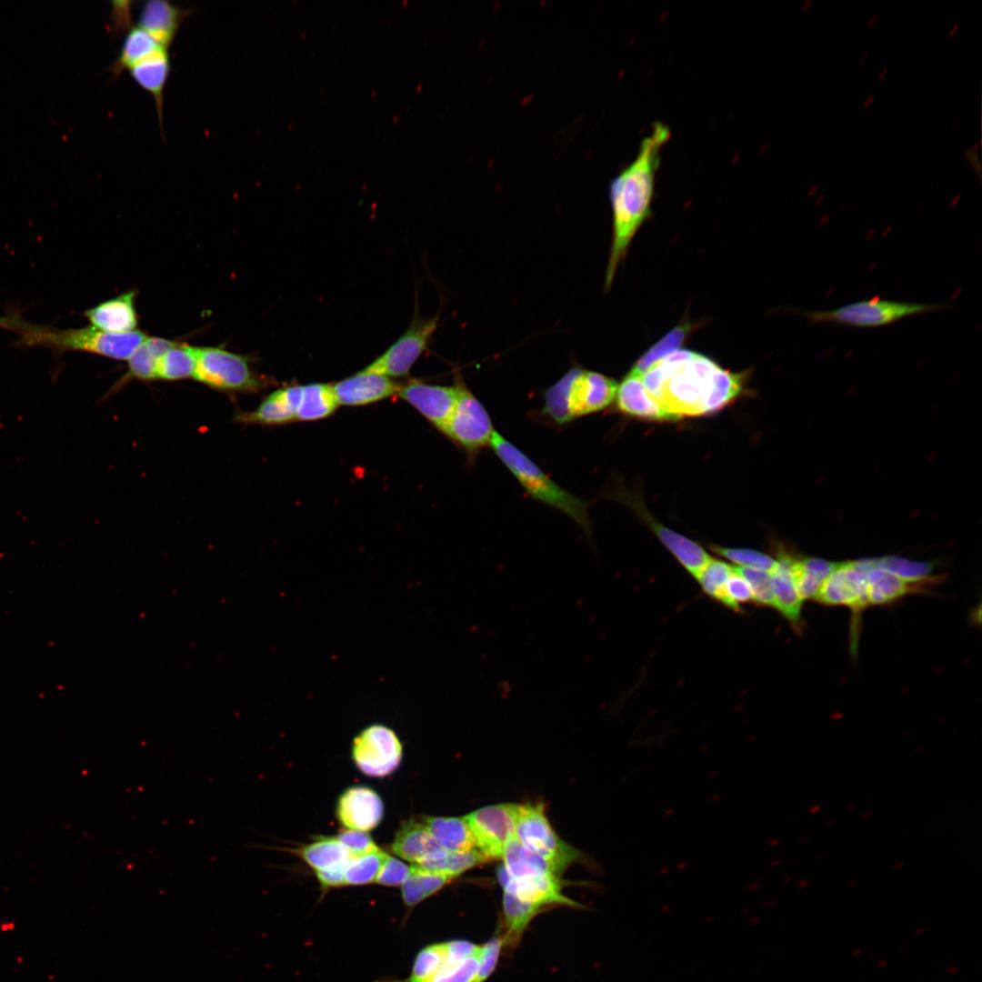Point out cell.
Instances as JSON below:
<instances>
[{
	"instance_id": "cell-16",
	"label": "cell",
	"mask_w": 982,
	"mask_h": 982,
	"mask_svg": "<svg viewBox=\"0 0 982 982\" xmlns=\"http://www.w3.org/2000/svg\"><path fill=\"white\" fill-rule=\"evenodd\" d=\"M384 805L373 789L356 786L347 788L340 796L336 805V816L348 829L369 831L381 822Z\"/></svg>"
},
{
	"instance_id": "cell-30",
	"label": "cell",
	"mask_w": 982,
	"mask_h": 982,
	"mask_svg": "<svg viewBox=\"0 0 982 982\" xmlns=\"http://www.w3.org/2000/svg\"><path fill=\"white\" fill-rule=\"evenodd\" d=\"M300 857L316 872L345 865L352 857L336 837H320L297 850Z\"/></svg>"
},
{
	"instance_id": "cell-39",
	"label": "cell",
	"mask_w": 982,
	"mask_h": 982,
	"mask_svg": "<svg viewBox=\"0 0 982 982\" xmlns=\"http://www.w3.org/2000/svg\"><path fill=\"white\" fill-rule=\"evenodd\" d=\"M387 854L382 850L351 857L345 867L346 886L365 885L376 880Z\"/></svg>"
},
{
	"instance_id": "cell-48",
	"label": "cell",
	"mask_w": 982,
	"mask_h": 982,
	"mask_svg": "<svg viewBox=\"0 0 982 982\" xmlns=\"http://www.w3.org/2000/svg\"><path fill=\"white\" fill-rule=\"evenodd\" d=\"M336 838L346 847L352 857L379 850L372 837L364 831L345 829Z\"/></svg>"
},
{
	"instance_id": "cell-24",
	"label": "cell",
	"mask_w": 982,
	"mask_h": 982,
	"mask_svg": "<svg viewBox=\"0 0 982 982\" xmlns=\"http://www.w3.org/2000/svg\"><path fill=\"white\" fill-rule=\"evenodd\" d=\"M937 581L938 577L920 582L907 581L879 566L876 558H871L867 572V603L868 606L891 604L907 594L923 591Z\"/></svg>"
},
{
	"instance_id": "cell-3",
	"label": "cell",
	"mask_w": 982,
	"mask_h": 982,
	"mask_svg": "<svg viewBox=\"0 0 982 982\" xmlns=\"http://www.w3.org/2000/svg\"><path fill=\"white\" fill-rule=\"evenodd\" d=\"M489 446L531 497L562 512L588 537L591 536L586 501L556 484L530 457L497 431H495Z\"/></svg>"
},
{
	"instance_id": "cell-22",
	"label": "cell",
	"mask_w": 982,
	"mask_h": 982,
	"mask_svg": "<svg viewBox=\"0 0 982 982\" xmlns=\"http://www.w3.org/2000/svg\"><path fill=\"white\" fill-rule=\"evenodd\" d=\"M302 386H287L268 395L253 411L236 416L243 423L267 426L284 425L296 420L300 404Z\"/></svg>"
},
{
	"instance_id": "cell-20",
	"label": "cell",
	"mask_w": 982,
	"mask_h": 982,
	"mask_svg": "<svg viewBox=\"0 0 982 982\" xmlns=\"http://www.w3.org/2000/svg\"><path fill=\"white\" fill-rule=\"evenodd\" d=\"M189 14V9H184L168 1L150 0L141 8L137 26L161 46L168 49L182 22Z\"/></svg>"
},
{
	"instance_id": "cell-18",
	"label": "cell",
	"mask_w": 982,
	"mask_h": 982,
	"mask_svg": "<svg viewBox=\"0 0 982 982\" xmlns=\"http://www.w3.org/2000/svg\"><path fill=\"white\" fill-rule=\"evenodd\" d=\"M392 851L414 865L437 859L447 852L437 843L422 820L416 819H409L401 825L396 833Z\"/></svg>"
},
{
	"instance_id": "cell-57",
	"label": "cell",
	"mask_w": 982,
	"mask_h": 982,
	"mask_svg": "<svg viewBox=\"0 0 982 982\" xmlns=\"http://www.w3.org/2000/svg\"><path fill=\"white\" fill-rule=\"evenodd\" d=\"M868 56H869V53H868V52H866V53H864V55H862V57H861V58H860V60H859V64H860L861 65H864V64H865V63L867 62V60Z\"/></svg>"
},
{
	"instance_id": "cell-36",
	"label": "cell",
	"mask_w": 982,
	"mask_h": 982,
	"mask_svg": "<svg viewBox=\"0 0 982 982\" xmlns=\"http://www.w3.org/2000/svg\"><path fill=\"white\" fill-rule=\"evenodd\" d=\"M542 907L519 900L514 896L504 892L503 895V916L506 935L504 942L516 943L520 938L532 918L536 916Z\"/></svg>"
},
{
	"instance_id": "cell-41",
	"label": "cell",
	"mask_w": 982,
	"mask_h": 982,
	"mask_svg": "<svg viewBox=\"0 0 982 982\" xmlns=\"http://www.w3.org/2000/svg\"><path fill=\"white\" fill-rule=\"evenodd\" d=\"M877 564L886 570L909 582H920L933 578L931 563L915 561L899 556L876 558Z\"/></svg>"
},
{
	"instance_id": "cell-4",
	"label": "cell",
	"mask_w": 982,
	"mask_h": 982,
	"mask_svg": "<svg viewBox=\"0 0 982 982\" xmlns=\"http://www.w3.org/2000/svg\"><path fill=\"white\" fill-rule=\"evenodd\" d=\"M18 335L21 346H44L57 352H87L115 360H127L147 336L140 330L112 334L91 326L60 329L28 322Z\"/></svg>"
},
{
	"instance_id": "cell-34",
	"label": "cell",
	"mask_w": 982,
	"mask_h": 982,
	"mask_svg": "<svg viewBox=\"0 0 982 982\" xmlns=\"http://www.w3.org/2000/svg\"><path fill=\"white\" fill-rule=\"evenodd\" d=\"M452 879L451 877L426 871L413 865L408 878L402 885L403 900L406 906L414 907L438 892Z\"/></svg>"
},
{
	"instance_id": "cell-46",
	"label": "cell",
	"mask_w": 982,
	"mask_h": 982,
	"mask_svg": "<svg viewBox=\"0 0 982 982\" xmlns=\"http://www.w3.org/2000/svg\"><path fill=\"white\" fill-rule=\"evenodd\" d=\"M749 602H752L749 586L733 566V571L725 586L723 605L734 611H738L742 604Z\"/></svg>"
},
{
	"instance_id": "cell-23",
	"label": "cell",
	"mask_w": 982,
	"mask_h": 982,
	"mask_svg": "<svg viewBox=\"0 0 982 982\" xmlns=\"http://www.w3.org/2000/svg\"><path fill=\"white\" fill-rule=\"evenodd\" d=\"M622 500L632 504L662 544L694 577L709 562L711 556L697 543L656 522L643 510L639 504L636 505L631 500Z\"/></svg>"
},
{
	"instance_id": "cell-12",
	"label": "cell",
	"mask_w": 982,
	"mask_h": 982,
	"mask_svg": "<svg viewBox=\"0 0 982 982\" xmlns=\"http://www.w3.org/2000/svg\"><path fill=\"white\" fill-rule=\"evenodd\" d=\"M352 756L357 768L366 776L384 777L393 773L402 759V744L388 726L375 724L354 739Z\"/></svg>"
},
{
	"instance_id": "cell-44",
	"label": "cell",
	"mask_w": 982,
	"mask_h": 982,
	"mask_svg": "<svg viewBox=\"0 0 982 982\" xmlns=\"http://www.w3.org/2000/svg\"><path fill=\"white\" fill-rule=\"evenodd\" d=\"M145 339L135 348L127 359V378L140 380L156 379V364L159 356L147 345Z\"/></svg>"
},
{
	"instance_id": "cell-9",
	"label": "cell",
	"mask_w": 982,
	"mask_h": 982,
	"mask_svg": "<svg viewBox=\"0 0 982 982\" xmlns=\"http://www.w3.org/2000/svg\"><path fill=\"white\" fill-rule=\"evenodd\" d=\"M558 382L573 421L608 406L616 397L618 386L611 377L576 366Z\"/></svg>"
},
{
	"instance_id": "cell-38",
	"label": "cell",
	"mask_w": 982,
	"mask_h": 982,
	"mask_svg": "<svg viewBox=\"0 0 982 982\" xmlns=\"http://www.w3.org/2000/svg\"><path fill=\"white\" fill-rule=\"evenodd\" d=\"M485 861H486V859L477 849H472L465 852L447 851L444 856L437 859L414 866L426 871L438 873L455 878L465 871L482 864Z\"/></svg>"
},
{
	"instance_id": "cell-1",
	"label": "cell",
	"mask_w": 982,
	"mask_h": 982,
	"mask_svg": "<svg viewBox=\"0 0 982 982\" xmlns=\"http://www.w3.org/2000/svg\"><path fill=\"white\" fill-rule=\"evenodd\" d=\"M640 379L652 398L676 420L726 406L740 393L744 374L725 370L707 356L679 349L650 366Z\"/></svg>"
},
{
	"instance_id": "cell-37",
	"label": "cell",
	"mask_w": 982,
	"mask_h": 982,
	"mask_svg": "<svg viewBox=\"0 0 982 982\" xmlns=\"http://www.w3.org/2000/svg\"><path fill=\"white\" fill-rule=\"evenodd\" d=\"M444 949L443 962L428 982H476L481 946L476 953L464 959H458L450 955L446 949L445 943Z\"/></svg>"
},
{
	"instance_id": "cell-6",
	"label": "cell",
	"mask_w": 982,
	"mask_h": 982,
	"mask_svg": "<svg viewBox=\"0 0 982 982\" xmlns=\"http://www.w3.org/2000/svg\"><path fill=\"white\" fill-rule=\"evenodd\" d=\"M542 802L516 804V837L560 875L581 857L551 826Z\"/></svg>"
},
{
	"instance_id": "cell-13",
	"label": "cell",
	"mask_w": 982,
	"mask_h": 982,
	"mask_svg": "<svg viewBox=\"0 0 982 982\" xmlns=\"http://www.w3.org/2000/svg\"><path fill=\"white\" fill-rule=\"evenodd\" d=\"M477 849L486 860L502 858L507 843L516 837V804H496L464 816Z\"/></svg>"
},
{
	"instance_id": "cell-25",
	"label": "cell",
	"mask_w": 982,
	"mask_h": 982,
	"mask_svg": "<svg viewBox=\"0 0 982 982\" xmlns=\"http://www.w3.org/2000/svg\"><path fill=\"white\" fill-rule=\"evenodd\" d=\"M168 51L161 47L128 69L133 80L149 93L155 101L161 127L163 125L164 91L170 74Z\"/></svg>"
},
{
	"instance_id": "cell-2",
	"label": "cell",
	"mask_w": 982,
	"mask_h": 982,
	"mask_svg": "<svg viewBox=\"0 0 982 982\" xmlns=\"http://www.w3.org/2000/svg\"><path fill=\"white\" fill-rule=\"evenodd\" d=\"M670 135L668 125L662 122L654 123L650 133L641 140L635 159L610 184L613 235L606 271V290L613 283L632 238L651 214L660 153Z\"/></svg>"
},
{
	"instance_id": "cell-43",
	"label": "cell",
	"mask_w": 982,
	"mask_h": 982,
	"mask_svg": "<svg viewBox=\"0 0 982 982\" xmlns=\"http://www.w3.org/2000/svg\"><path fill=\"white\" fill-rule=\"evenodd\" d=\"M444 943L424 947L416 956L411 976L406 982H428L444 959Z\"/></svg>"
},
{
	"instance_id": "cell-27",
	"label": "cell",
	"mask_w": 982,
	"mask_h": 982,
	"mask_svg": "<svg viewBox=\"0 0 982 982\" xmlns=\"http://www.w3.org/2000/svg\"><path fill=\"white\" fill-rule=\"evenodd\" d=\"M422 822L446 851L465 852L476 849L473 835L464 817L426 816Z\"/></svg>"
},
{
	"instance_id": "cell-28",
	"label": "cell",
	"mask_w": 982,
	"mask_h": 982,
	"mask_svg": "<svg viewBox=\"0 0 982 982\" xmlns=\"http://www.w3.org/2000/svg\"><path fill=\"white\" fill-rule=\"evenodd\" d=\"M503 867L512 877L557 876L542 857L523 846L513 837L502 855Z\"/></svg>"
},
{
	"instance_id": "cell-33",
	"label": "cell",
	"mask_w": 982,
	"mask_h": 982,
	"mask_svg": "<svg viewBox=\"0 0 982 982\" xmlns=\"http://www.w3.org/2000/svg\"><path fill=\"white\" fill-rule=\"evenodd\" d=\"M195 364V346L175 343L158 358L156 378L177 381L193 377Z\"/></svg>"
},
{
	"instance_id": "cell-42",
	"label": "cell",
	"mask_w": 982,
	"mask_h": 982,
	"mask_svg": "<svg viewBox=\"0 0 982 982\" xmlns=\"http://www.w3.org/2000/svg\"><path fill=\"white\" fill-rule=\"evenodd\" d=\"M749 586L752 602L763 606H774L770 571L753 567H735Z\"/></svg>"
},
{
	"instance_id": "cell-26",
	"label": "cell",
	"mask_w": 982,
	"mask_h": 982,
	"mask_svg": "<svg viewBox=\"0 0 982 982\" xmlns=\"http://www.w3.org/2000/svg\"><path fill=\"white\" fill-rule=\"evenodd\" d=\"M615 398L618 410L624 414L653 420H672L646 392L638 376L628 373L618 384Z\"/></svg>"
},
{
	"instance_id": "cell-54",
	"label": "cell",
	"mask_w": 982,
	"mask_h": 982,
	"mask_svg": "<svg viewBox=\"0 0 982 982\" xmlns=\"http://www.w3.org/2000/svg\"><path fill=\"white\" fill-rule=\"evenodd\" d=\"M874 100H875V95L871 94L870 95L867 96V98L864 102L863 107L865 109L868 108L871 105V104L873 103Z\"/></svg>"
},
{
	"instance_id": "cell-5",
	"label": "cell",
	"mask_w": 982,
	"mask_h": 982,
	"mask_svg": "<svg viewBox=\"0 0 982 982\" xmlns=\"http://www.w3.org/2000/svg\"><path fill=\"white\" fill-rule=\"evenodd\" d=\"M951 306L947 303H914L872 297L829 310L802 311L813 324H833L853 328H877L895 324L904 318L940 312Z\"/></svg>"
},
{
	"instance_id": "cell-53",
	"label": "cell",
	"mask_w": 982,
	"mask_h": 982,
	"mask_svg": "<svg viewBox=\"0 0 982 982\" xmlns=\"http://www.w3.org/2000/svg\"><path fill=\"white\" fill-rule=\"evenodd\" d=\"M877 19H878V15L877 14L873 15L869 18V20H868V22L867 24V29L873 28L875 26L876 23L877 22Z\"/></svg>"
},
{
	"instance_id": "cell-40",
	"label": "cell",
	"mask_w": 982,
	"mask_h": 982,
	"mask_svg": "<svg viewBox=\"0 0 982 982\" xmlns=\"http://www.w3.org/2000/svg\"><path fill=\"white\" fill-rule=\"evenodd\" d=\"M732 571L733 566L726 562L711 558L695 578L706 595L723 605L725 586Z\"/></svg>"
},
{
	"instance_id": "cell-29",
	"label": "cell",
	"mask_w": 982,
	"mask_h": 982,
	"mask_svg": "<svg viewBox=\"0 0 982 982\" xmlns=\"http://www.w3.org/2000/svg\"><path fill=\"white\" fill-rule=\"evenodd\" d=\"M338 406L333 385L313 383L302 386L296 420L310 422L326 418L331 416Z\"/></svg>"
},
{
	"instance_id": "cell-15",
	"label": "cell",
	"mask_w": 982,
	"mask_h": 982,
	"mask_svg": "<svg viewBox=\"0 0 982 982\" xmlns=\"http://www.w3.org/2000/svg\"><path fill=\"white\" fill-rule=\"evenodd\" d=\"M497 880L504 892H506L521 901L527 902L542 908L548 905H561L567 907H581L576 901L566 897L562 893L560 877L541 876L529 877H512L507 874L503 865L496 870Z\"/></svg>"
},
{
	"instance_id": "cell-51",
	"label": "cell",
	"mask_w": 982,
	"mask_h": 982,
	"mask_svg": "<svg viewBox=\"0 0 982 982\" xmlns=\"http://www.w3.org/2000/svg\"><path fill=\"white\" fill-rule=\"evenodd\" d=\"M25 323L26 321L17 314L0 316V328L14 331L17 334L23 329Z\"/></svg>"
},
{
	"instance_id": "cell-21",
	"label": "cell",
	"mask_w": 982,
	"mask_h": 982,
	"mask_svg": "<svg viewBox=\"0 0 982 982\" xmlns=\"http://www.w3.org/2000/svg\"><path fill=\"white\" fill-rule=\"evenodd\" d=\"M135 293L128 291L105 300L86 310L85 316L91 326L112 334H126L136 330L138 324L135 306Z\"/></svg>"
},
{
	"instance_id": "cell-58",
	"label": "cell",
	"mask_w": 982,
	"mask_h": 982,
	"mask_svg": "<svg viewBox=\"0 0 982 982\" xmlns=\"http://www.w3.org/2000/svg\"><path fill=\"white\" fill-rule=\"evenodd\" d=\"M811 4H812V0H808V1H807V2H806V4L804 5V7H803V11H807V10H808V9H809V7H810V5H811Z\"/></svg>"
},
{
	"instance_id": "cell-35",
	"label": "cell",
	"mask_w": 982,
	"mask_h": 982,
	"mask_svg": "<svg viewBox=\"0 0 982 982\" xmlns=\"http://www.w3.org/2000/svg\"><path fill=\"white\" fill-rule=\"evenodd\" d=\"M692 328L688 322H682L675 326L639 357L629 374L640 376L657 361L679 350Z\"/></svg>"
},
{
	"instance_id": "cell-49",
	"label": "cell",
	"mask_w": 982,
	"mask_h": 982,
	"mask_svg": "<svg viewBox=\"0 0 982 982\" xmlns=\"http://www.w3.org/2000/svg\"><path fill=\"white\" fill-rule=\"evenodd\" d=\"M503 943V937H496L481 946L476 982H484L492 974L497 964Z\"/></svg>"
},
{
	"instance_id": "cell-52",
	"label": "cell",
	"mask_w": 982,
	"mask_h": 982,
	"mask_svg": "<svg viewBox=\"0 0 982 982\" xmlns=\"http://www.w3.org/2000/svg\"><path fill=\"white\" fill-rule=\"evenodd\" d=\"M964 156L967 163L970 165L973 171L978 175L980 179L982 165L977 152L972 149H968L964 153Z\"/></svg>"
},
{
	"instance_id": "cell-56",
	"label": "cell",
	"mask_w": 982,
	"mask_h": 982,
	"mask_svg": "<svg viewBox=\"0 0 982 982\" xmlns=\"http://www.w3.org/2000/svg\"><path fill=\"white\" fill-rule=\"evenodd\" d=\"M888 71H889L888 67H885V68H884V69H883V70H882V71L880 72V74H879V75H878V77H877L878 81H882V80H884V78H885V77H886V75H887Z\"/></svg>"
},
{
	"instance_id": "cell-8",
	"label": "cell",
	"mask_w": 982,
	"mask_h": 982,
	"mask_svg": "<svg viewBox=\"0 0 982 982\" xmlns=\"http://www.w3.org/2000/svg\"><path fill=\"white\" fill-rule=\"evenodd\" d=\"M196 364L193 378L225 392H258L266 379L252 368L246 356L221 347L195 346Z\"/></svg>"
},
{
	"instance_id": "cell-32",
	"label": "cell",
	"mask_w": 982,
	"mask_h": 982,
	"mask_svg": "<svg viewBox=\"0 0 982 982\" xmlns=\"http://www.w3.org/2000/svg\"><path fill=\"white\" fill-rule=\"evenodd\" d=\"M837 563L817 557L794 558L793 577L801 599H813Z\"/></svg>"
},
{
	"instance_id": "cell-59",
	"label": "cell",
	"mask_w": 982,
	"mask_h": 982,
	"mask_svg": "<svg viewBox=\"0 0 982 982\" xmlns=\"http://www.w3.org/2000/svg\"><path fill=\"white\" fill-rule=\"evenodd\" d=\"M979 144H980V141L978 140V141H977V142L976 143V145L974 144V145H973V147H972L971 149H972V150H974V151H977V147H978V145H979Z\"/></svg>"
},
{
	"instance_id": "cell-7",
	"label": "cell",
	"mask_w": 982,
	"mask_h": 982,
	"mask_svg": "<svg viewBox=\"0 0 982 982\" xmlns=\"http://www.w3.org/2000/svg\"><path fill=\"white\" fill-rule=\"evenodd\" d=\"M454 383L457 398L454 411L442 434L449 438L473 464L480 452L490 445L495 428L489 413L467 387L459 372Z\"/></svg>"
},
{
	"instance_id": "cell-19",
	"label": "cell",
	"mask_w": 982,
	"mask_h": 982,
	"mask_svg": "<svg viewBox=\"0 0 982 982\" xmlns=\"http://www.w3.org/2000/svg\"><path fill=\"white\" fill-rule=\"evenodd\" d=\"M794 556L779 552L776 565L770 571L774 595V606L790 623L795 631L802 627V603L795 585L792 564Z\"/></svg>"
},
{
	"instance_id": "cell-55",
	"label": "cell",
	"mask_w": 982,
	"mask_h": 982,
	"mask_svg": "<svg viewBox=\"0 0 982 982\" xmlns=\"http://www.w3.org/2000/svg\"><path fill=\"white\" fill-rule=\"evenodd\" d=\"M959 27H960V24H958V23H957V24H956V25H954V26H953V27H952V28L950 29V31H949V33H948V38H952V37H953V36L955 35V34L957 33V30L959 29Z\"/></svg>"
},
{
	"instance_id": "cell-47",
	"label": "cell",
	"mask_w": 982,
	"mask_h": 982,
	"mask_svg": "<svg viewBox=\"0 0 982 982\" xmlns=\"http://www.w3.org/2000/svg\"><path fill=\"white\" fill-rule=\"evenodd\" d=\"M409 875L410 867L397 858L386 855L376 882L382 886L398 887L404 884Z\"/></svg>"
},
{
	"instance_id": "cell-50",
	"label": "cell",
	"mask_w": 982,
	"mask_h": 982,
	"mask_svg": "<svg viewBox=\"0 0 982 982\" xmlns=\"http://www.w3.org/2000/svg\"><path fill=\"white\" fill-rule=\"evenodd\" d=\"M346 865V864L330 869L317 871L316 877L321 887L329 888L346 886L344 875Z\"/></svg>"
},
{
	"instance_id": "cell-10",
	"label": "cell",
	"mask_w": 982,
	"mask_h": 982,
	"mask_svg": "<svg viewBox=\"0 0 982 982\" xmlns=\"http://www.w3.org/2000/svg\"><path fill=\"white\" fill-rule=\"evenodd\" d=\"M870 564L871 558L837 563L813 598L823 605L849 607L856 632L858 630L860 614L868 606L867 572Z\"/></svg>"
},
{
	"instance_id": "cell-45",
	"label": "cell",
	"mask_w": 982,
	"mask_h": 982,
	"mask_svg": "<svg viewBox=\"0 0 982 982\" xmlns=\"http://www.w3.org/2000/svg\"><path fill=\"white\" fill-rule=\"evenodd\" d=\"M710 549L717 555L743 567L760 568L771 571L776 565V559L757 550L748 548H730L720 546H711Z\"/></svg>"
},
{
	"instance_id": "cell-31",
	"label": "cell",
	"mask_w": 982,
	"mask_h": 982,
	"mask_svg": "<svg viewBox=\"0 0 982 982\" xmlns=\"http://www.w3.org/2000/svg\"><path fill=\"white\" fill-rule=\"evenodd\" d=\"M161 47L143 29L133 26L129 28L117 57L108 69L116 77Z\"/></svg>"
},
{
	"instance_id": "cell-11",
	"label": "cell",
	"mask_w": 982,
	"mask_h": 982,
	"mask_svg": "<svg viewBox=\"0 0 982 982\" xmlns=\"http://www.w3.org/2000/svg\"><path fill=\"white\" fill-rule=\"evenodd\" d=\"M438 321L439 316L436 315L430 318L416 316L406 332L361 371L390 378L407 376L427 347Z\"/></svg>"
},
{
	"instance_id": "cell-17",
	"label": "cell",
	"mask_w": 982,
	"mask_h": 982,
	"mask_svg": "<svg viewBox=\"0 0 982 982\" xmlns=\"http://www.w3.org/2000/svg\"><path fill=\"white\" fill-rule=\"evenodd\" d=\"M401 385L390 377L375 373H358L333 385L340 406H360L397 395Z\"/></svg>"
},
{
	"instance_id": "cell-14",
	"label": "cell",
	"mask_w": 982,
	"mask_h": 982,
	"mask_svg": "<svg viewBox=\"0 0 982 982\" xmlns=\"http://www.w3.org/2000/svg\"><path fill=\"white\" fill-rule=\"evenodd\" d=\"M397 395L442 433L454 411L457 388L455 383L438 386L411 380L401 386Z\"/></svg>"
}]
</instances>
